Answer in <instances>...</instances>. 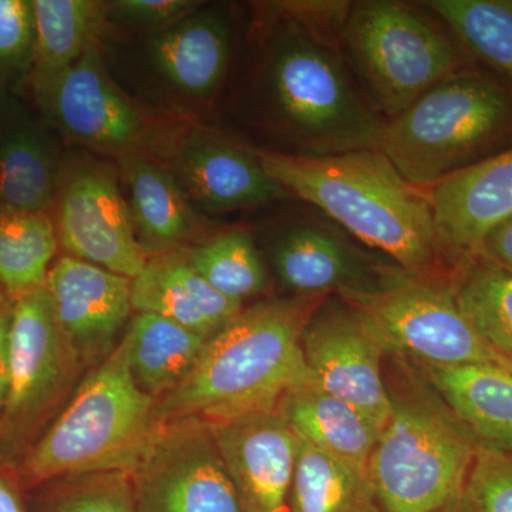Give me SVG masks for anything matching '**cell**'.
Instances as JSON below:
<instances>
[{
  "mask_svg": "<svg viewBox=\"0 0 512 512\" xmlns=\"http://www.w3.org/2000/svg\"><path fill=\"white\" fill-rule=\"evenodd\" d=\"M350 3H272L254 89L282 154L328 157L380 146L386 121L367 106L340 50Z\"/></svg>",
  "mask_w": 512,
  "mask_h": 512,
  "instance_id": "cell-1",
  "label": "cell"
},
{
  "mask_svg": "<svg viewBox=\"0 0 512 512\" xmlns=\"http://www.w3.org/2000/svg\"><path fill=\"white\" fill-rule=\"evenodd\" d=\"M328 296L268 299L242 309L205 343L183 382L158 400L161 420L214 423L272 410L313 382L303 330Z\"/></svg>",
  "mask_w": 512,
  "mask_h": 512,
  "instance_id": "cell-2",
  "label": "cell"
},
{
  "mask_svg": "<svg viewBox=\"0 0 512 512\" xmlns=\"http://www.w3.org/2000/svg\"><path fill=\"white\" fill-rule=\"evenodd\" d=\"M256 154L289 195L318 208L407 274L433 276L444 264L426 191L407 183L377 148L328 157Z\"/></svg>",
  "mask_w": 512,
  "mask_h": 512,
  "instance_id": "cell-3",
  "label": "cell"
},
{
  "mask_svg": "<svg viewBox=\"0 0 512 512\" xmlns=\"http://www.w3.org/2000/svg\"><path fill=\"white\" fill-rule=\"evenodd\" d=\"M163 424L158 400L134 379L123 338L83 380L16 471L28 487L107 471L130 474Z\"/></svg>",
  "mask_w": 512,
  "mask_h": 512,
  "instance_id": "cell-4",
  "label": "cell"
},
{
  "mask_svg": "<svg viewBox=\"0 0 512 512\" xmlns=\"http://www.w3.org/2000/svg\"><path fill=\"white\" fill-rule=\"evenodd\" d=\"M511 147L512 83L473 63L386 121L377 150L426 190Z\"/></svg>",
  "mask_w": 512,
  "mask_h": 512,
  "instance_id": "cell-5",
  "label": "cell"
},
{
  "mask_svg": "<svg viewBox=\"0 0 512 512\" xmlns=\"http://www.w3.org/2000/svg\"><path fill=\"white\" fill-rule=\"evenodd\" d=\"M340 50L357 90L384 121L474 62L456 37L393 0L350 3Z\"/></svg>",
  "mask_w": 512,
  "mask_h": 512,
  "instance_id": "cell-6",
  "label": "cell"
},
{
  "mask_svg": "<svg viewBox=\"0 0 512 512\" xmlns=\"http://www.w3.org/2000/svg\"><path fill=\"white\" fill-rule=\"evenodd\" d=\"M367 478L383 512H440L466 487L477 444L440 397L390 393Z\"/></svg>",
  "mask_w": 512,
  "mask_h": 512,
  "instance_id": "cell-7",
  "label": "cell"
},
{
  "mask_svg": "<svg viewBox=\"0 0 512 512\" xmlns=\"http://www.w3.org/2000/svg\"><path fill=\"white\" fill-rule=\"evenodd\" d=\"M375 333L384 353L433 366L494 365L510 360L491 348L458 306L454 274L416 276L397 268L369 291L343 293Z\"/></svg>",
  "mask_w": 512,
  "mask_h": 512,
  "instance_id": "cell-8",
  "label": "cell"
},
{
  "mask_svg": "<svg viewBox=\"0 0 512 512\" xmlns=\"http://www.w3.org/2000/svg\"><path fill=\"white\" fill-rule=\"evenodd\" d=\"M12 303L8 396L0 414V456L9 463L22 460L42 436L83 367L60 329L46 285Z\"/></svg>",
  "mask_w": 512,
  "mask_h": 512,
  "instance_id": "cell-9",
  "label": "cell"
},
{
  "mask_svg": "<svg viewBox=\"0 0 512 512\" xmlns=\"http://www.w3.org/2000/svg\"><path fill=\"white\" fill-rule=\"evenodd\" d=\"M100 42L69 69L30 79L40 119L59 136L113 156L144 154L160 140V126L114 83Z\"/></svg>",
  "mask_w": 512,
  "mask_h": 512,
  "instance_id": "cell-10",
  "label": "cell"
},
{
  "mask_svg": "<svg viewBox=\"0 0 512 512\" xmlns=\"http://www.w3.org/2000/svg\"><path fill=\"white\" fill-rule=\"evenodd\" d=\"M134 512H244L210 424L165 421L130 474Z\"/></svg>",
  "mask_w": 512,
  "mask_h": 512,
  "instance_id": "cell-11",
  "label": "cell"
},
{
  "mask_svg": "<svg viewBox=\"0 0 512 512\" xmlns=\"http://www.w3.org/2000/svg\"><path fill=\"white\" fill-rule=\"evenodd\" d=\"M52 217L59 247L73 258L130 279L150 259L138 241L119 180L99 161L64 163Z\"/></svg>",
  "mask_w": 512,
  "mask_h": 512,
  "instance_id": "cell-12",
  "label": "cell"
},
{
  "mask_svg": "<svg viewBox=\"0 0 512 512\" xmlns=\"http://www.w3.org/2000/svg\"><path fill=\"white\" fill-rule=\"evenodd\" d=\"M302 350L313 382L362 413L382 431L392 414L384 384V350L353 306L326 299L303 330Z\"/></svg>",
  "mask_w": 512,
  "mask_h": 512,
  "instance_id": "cell-13",
  "label": "cell"
},
{
  "mask_svg": "<svg viewBox=\"0 0 512 512\" xmlns=\"http://www.w3.org/2000/svg\"><path fill=\"white\" fill-rule=\"evenodd\" d=\"M210 424L244 512H291L299 437L278 410Z\"/></svg>",
  "mask_w": 512,
  "mask_h": 512,
  "instance_id": "cell-14",
  "label": "cell"
},
{
  "mask_svg": "<svg viewBox=\"0 0 512 512\" xmlns=\"http://www.w3.org/2000/svg\"><path fill=\"white\" fill-rule=\"evenodd\" d=\"M424 191L441 259L457 272L477 258L488 234L512 215V147Z\"/></svg>",
  "mask_w": 512,
  "mask_h": 512,
  "instance_id": "cell-15",
  "label": "cell"
},
{
  "mask_svg": "<svg viewBox=\"0 0 512 512\" xmlns=\"http://www.w3.org/2000/svg\"><path fill=\"white\" fill-rule=\"evenodd\" d=\"M131 281L100 266L64 255L46 279L56 319L83 366H97L133 311Z\"/></svg>",
  "mask_w": 512,
  "mask_h": 512,
  "instance_id": "cell-16",
  "label": "cell"
},
{
  "mask_svg": "<svg viewBox=\"0 0 512 512\" xmlns=\"http://www.w3.org/2000/svg\"><path fill=\"white\" fill-rule=\"evenodd\" d=\"M188 200L211 212L259 207L289 197L256 151L210 130H194L175 147L174 171Z\"/></svg>",
  "mask_w": 512,
  "mask_h": 512,
  "instance_id": "cell-17",
  "label": "cell"
},
{
  "mask_svg": "<svg viewBox=\"0 0 512 512\" xmlns=\"http://www.w3.org/2000/svg\"><path fill=\"white\" fill-rule=\"evenodd\" d=\"M343 232L319 217L291 221L271 245L279 281L296 295L340 296L376 288L396 271L372 268Z\"/></svg>",
  "mask_w": 512,
  "mask_h": 512,
  "instance_id": "cell-18",
  "label": "cell"
},
{
  "mask_svg": "<svg viewBox=\"0 0 512 512\" xmlns=\"http://www.w3.org/2000/svg\"><path fill=\"white\" fill-rule=\"evenodd\" d=\"M52 130L20 104L0 101V207L52 212L64 170Z\"/></svg>",
  "mask_w": 512,
  "mask_h": 512,
  "instance_id": "cell-19",
  "label": "cell"
},
{
  "mask_svg": "<svg viewBox=\"0 0 512 512\" xmlns=\"http://www.w3.org/2000/svg\"><path fill=\"white\" fill-rule=\"evenodd\" d=\"M131 303L136 313H156L207 339L244 309L215 291L188 264L184 251L150 256L131 281Z\"/></svg>",
  "mask_w": 512,
  "mask_h": 512,
  "instance_id": "cell-20",
  "label": "cell"
},
{
  "mask_svg": "<svg viewBox=\"0 0 512 512\" xmlns=\"http://www.w3.org/2000/svg\"><path fill=\"white\" fill-rule=\"evenodd\" d=\"M232 53V26L222 9L197 13L151 36L148 56L161 77L177 92L194 99H208L217 92Z\"/></svg>",
  "mask_w": 512,
  "mask_h": 512,
  "instance_id": "cell-21",
  "label": "cell"
},
{
  "mask_svg": "<svg viewBox=\"0 0 512 512\" xmlns=\"http://www.w3.org/2000/svg\"><path fill=\"white\" fill-rule=\"evenodd\" d=\"M417 369L477 447L512 456V372L494 365Z\"/></svg>",
  "mask_w": 512,
  "mask_h": 512,
  "instance_id": "cell-22",
  "label": "cell"
},
{
  "mask_svg": "<svg viewBox=\"0 0 512 512\" xmlns=\"http://www.w3.org/2000/svg\"><path fill=\"white\" fill-rule=\"evenodd\" d=\"M276 410L299 439L367 477L380 433L350 404L311 382L285 394Z\"/></svg>",
  "mask_w": 512,
  "mask_h": 512,
  "instance_id": "cell-23",
  "label": "cell"
},
{
  "mask_svg": "<svg viewBox=\"0 0 512 512\" xmlns=\"http://www.w3.org/2000/svg\"><path fill=\"white\" fill-rule=\"evenodd\" d=\"M120 165L140 244L156 254L178 251L201 222L173 171L147 154L120 157Z\"/></svg>",
  "mask_w": 512,
  "mask_h": 512,
  "instance_id": "cell-24",
  "label": "cell"
},
{
  "mask_svg": "<svg viewBox=\"0 0 512 512\" xmlns=\"http://www.w3.org/2000/svg\"><path fill=\"white\" fill-rule=\"evenodd\" d=\"M123 338L134 379L157 400L183 382L208 340L156 313H137Z\"/></svg>",
  "mask_w": 512,
  "mask_h": 512,
  "instance_id": "cell-25",
  "label": "cell"
},
{
  "mask_svg": "<svg viewBox=\"0 0 512 512\" xmlns=\"http://www.w3.org/2000/svg\"><path fill=\"white\" fill-rule=\"evenodd\" d=\"M35 20V64L30 79L56 76L69 69L100 42L106 2L32 0ZM29 79V80H30Z\"/></svg>",
  "mask_w": 512,
  "mask_h": 512,
  "instance_id": "cell-26",
  "label": "cell"
},
{
  "mask_svg": "<svg viewBox=\"0 0 512 512\" xmlns=\"http://www.w3.org/2000/svg\"><path fill=\"white\" fill-rule=\"evenodd\" d=\"M57 249L52 212L0 207V289L10 301L46 284Z\"/></svg>",
  "mask_w": 512,
  "mask_h": 512,
  "instance_id": "cell-27",
  "label": "cell"
},
{
  "mask_svg": "<svg viewBox=\"0 0 512 512\" xmlns=\"http://www.w3.org/2000/svg\"><path fill=\"white\" fill-rule=\"evenodd\" d=\"M423 6L474 62L512 83V0H430Z\"/></svg>",
  "mask_w": 512,
  "mask_h": 512,
  "instance_id": "cell-28",
  "label": "cell"
},
{
  "mask_svg": "<svg viewBox=\"0 0 512 512\" xmlns=\"http://www.w3.org/2000/svg\"><path fill=\"white\" fill-rule=\"evenodd\" d=\"M291 512H383L369 478L299 439Z\"/></svg>",
  "mask_w": 512,
  "mask_h": 512,
  "instance_id": "cell-29",
  "label": "cell"
},
{
  "mask_svg": "<svg viewBox=\"0 0 512 512\" xmlns=\"http://www.w3.org/2000/svg\"><path fill=\"white\" fill-rule=\"evenodd\" d=\"M458 306L485 342L512 363V274L477 256L454 274Z\"/></svg>",
  "mask_w": 512,
  "mask_h": 512,
  "instance_id": "cell-30",
  "label": "cell"
},
{
  "mask_svg": "<svg viewBox=\"0 0 512 512\" xmlns=\"http://www.w3.org/2000/svg\"><path fill=\"white\" fill-rule=\"evenodd\" d=\"M184 255L215 291L231 301H247L268 286L264 261L247 229H228Z\"/></svg>",
  "mask_w": 512,
  "mask_h": 512,
  "instance_id": "cell-31",
  "label": "cell"
},
{
  "mask_svg": "<svg viewBox=\"0 0 512 512\" xmlns=\"http://www.w3.org/2000/svg\"><path fill=\"white\" fill-rule=\"evenodd\" d=\"M36 512H134L130 476L120 471L50 481Z\"/></svg>",
  "mask_w": 512,
  "mask_h": 512,
  "instance_id": "cell-32",
  "label": "cell"
},
{
  "mask_svg": "<svg viewBox=\"0 0 512 512\" xmlns=\"http://www.w3.org/2000/svg\"><path fill=\"white\" fill-rule=\"evenodd\" d=\"M35 64L32 0H0V101L19 97Z\"/></svg>",
  "mask_w": 512,
  "mask_h": 512,
  "instance_id": "cell-33",
  "label": "cell"
},
{
  "mask_svg": "<svg viewBox=\"0 0 512 512\" xmlns=\"http://www.w3.org/2000/svg\"><path fill=\"white\" fill-rule=\"evenodd\" d=\"M464 495L474 512H512V456L478 447Z\"/></svg>",
  "mask_w": 512,
  "mask_h": 512,
  "instance_id": "cell-34",
  "label": "cell"
},
{
  "mask_svg": "<svg viewBox=\"0 0 512 512\" xmlns=\"http://www.w3.org/2000/svg\"><path fill=\"white\" fill-rule=\"evenodd\" d=\"M204 8L198 0H114L106 3V20L140 32L160 35Z\"/></svg>",
  "mask_w": 512,
  "mask_h": 512,
  "instance_id": "cell-35",
  "label": "cell"
},
{
  "mask_svg": "<svg viewBox=\"0 0 512 512\" xmlns=\"http://www.w3.org/2000/svg\"><path fill=\"white\" fill-rule=\"evenodd\" d=\"M478 256L512 274V215L488 234Z\"/></svg>",
  "mask_w": 512,
  "mask_h": 512,
  "instance_id": "cell-36",
  "label": "cell"
},
{
  "mask_svg": "<svg viewBox=\"0 0 512 512\" xmlns=\"http://www.w3.org/2000/svg\"><path fill=\"white\" fill-rule=\"evenodd\" d=\"M12 309V301L5 293H2L0 295V414H2L6 396H8Z\"/></svg>",
  "mask_w": 512,
  "mask_h": 512,
  "instance_id": "cell-37",
  "label": "cell"
},
{
  "mask_svg": "<svg viewBox=\"0 0 512 512\" xmlns=\"http://www.w3.org/2000/svg\"><path fill=\"white\" fill-rule=\"evenodd\" d=\"M20 481L16 467L0 456V512H28L20 494Z\"/></svg>",
  "mask_w": 512,
  "mask_h": 512,
  "instance_id": "cell-38",
  "label": "cell"
},
{
  "mask_svg": "<svg viewBox=\"0 0 512 512\" xmlns=\"http://www.w3.org/2000/svg\"><path fill=\"white\" fill-rule=\"evenodd\" d=\"M440 512H474V510L470 503H468L463 491V493L454 498L453 501H450Z\"/></svg>",
  "mask_w": 512,
  "mask_h": 512,
  "instance_id": "cell-39",
  "label": "cell"
},
{
  "mask_svg": "<svg viewBox=\"0 0 512 512\" xmlns=\"http://www.w3.org/2000/svg\"><path fill=\"white\" fill-rule=\"evenodd\" d=\"M2 293H3V291H2V289H0V295H2Z\"/></svg>",
  "mask_w": 512,
  "mask_h": 512,
  "instance_id": "cell-40",
  "label": "cell"
}]
</instances>
